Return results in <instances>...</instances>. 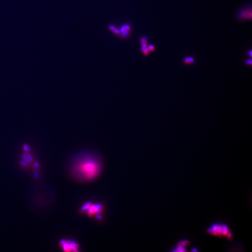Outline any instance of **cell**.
Segmentation results:
<instances>
[{
    "label": "cell",
    "mask_w": 252,
    "mask_h": 252,
    "mask_svg": "<svg viewBox=\"0 0 252 252\" xmlns=\"http://www.w3.org/2000/svg\"><path fill=\"white\" fill-rule=\"evenodd\" d=\"M102 156L94 149H86L77 153L71 160L70 172L75 180L81 183L94 181L103 169Z\"/></svg>",
    "instance_id": "6da1fadb"
},
{
    "label": "cell",
    "mask_w": 252,
    "mask_h": 252,
    "mask_svg": "<svg viewBox=\"0 0 252 252\" xmlns=\"http://www.w3.org/2000/svg\"><path fill=\"white\" fill-rule=\"evenodd\" d=\"M206 231L208 234L212 236L219 238H226L227 239L231 237L233 235V232L229 226L222 222L214 223Z\"/></svg>",
    "instance_id": "7a4b0ae2"
},
{
    "label": "cell",
    "mask_w": 252,
    "mask_h": 252,
    "mask_svg": "<svg viewBox=\"0 0 252 252\" xmlns=\"http://www.w3.org/2000/svg\"><path fill=\"white\" fill-rule=\"evenodd\" d=\"M62 248L66 252L77 251L79 248L77 242L74 240H64L61 242Z\"/></svg>",
    "instance_id": "3957f363"
},
{
    "label": "cell",
    "mask_w": 252,
    "mask_h": 252,
    "mask_svg": "<svg viewBox=\"0 0 252 252\" xmlns=\"http://www.w3.org/2000/svg\"><path fill=\"white\" fill-rule=\"evenodd\" d=\"M239 17L242 19H251L252 18V11L251 9H243L239 13Z\"/></svg>",
    "instance_id": "277c9868"
},
{
    "label": "cell",
    "mask_w": 252,
    "mask_h": 252,
    "mask_svg": "<svg viewBox=\"0 0 252 252\" xmlns=\"http://www.w3.org/2000/svg\"><path fill=\"white\" fill-rule=\"evenodd\" d=\"M170 251L174 252H187L188 250L186 247L177 244L174 248H173Z\"/></svg>",
    "instance_id": "5b68a950"
},
{
    "label": "cell",
    "mask_w": 252,
    "mask_h": 252,
    "mask_svg": "<svg viewBox=\"0 0 252 252\" xmlns=\"http://www.w3.org/2000/svg\"><path fill=\"white\" fill-rule=\"evenodd\" d=\"M178 245L182 246L187 247V246L190 244V241L188 239H183L179 241L177 243Z\"/></svg>",
    "instance_id": "8992f818"
},
{
    "label": "cell",
    "mask_w": 252,
    "mask_h": 252,
    "mask_svg": "<svg viewBox=\"0 0 252 252\" xmlns=\"http://www.w3.org/2000/svg\"><path fill=\"white\" fill-rule=\"evenodd\" d=\"M194 62H195V60H194L193 57H187L183 59V62L186 64H190L193 63Z\"/></svg>",
    "instance_id": "52a82bcc"
},
{
    "label": "cell",
    "mask_w": 252,
    "mask_h": 252,
    "mask_svg": "<svg viewBox=\"0 0 252 252\" xmlns=\"http://www.w3.org/2000/svg\"><path fill=\"white\" fill-rule=\"evenodd\" d=\"M142 50L144 55H147L149 54V50L146 46V45H142Z\"/></svg>",
    "instance_id": "ba28073f"
},
{
    "label": "cell",
    "mask_w": 252,
    "mask_h": 252,
    "mask_svg": "<svg viewBox=\"0 0 252 252\" xmlns=\"http://www.w3.org/2000/svg\"><path fill=\"white\" fill-rule=\"evenodd\" d=\"M109 28L110 30H111L112 31H113V32H115V33L116 34H119V30L118 29H116V28L115 27V26H113V25H110L109 26Z\"/></svg>",
    "instance_id": "9c48e42d"
},
{
    "label": "cell",
    "mask_w": 252,
    "mask_h": 252,
    "mask_svg": "<svg viewBox=\"0 0 252 252\" xmlns=\"http://www.w3.org/2000/svg\"><path fill=\"white\" fill-rule=\"evenodd\" d=\"M147 42V38L146 37H143L141 38V42L142 45H146Z\"/></svg>",
    "instance_id": "30bf717a"
},
{
    "label": "cell",
    "mask_w": 252,
    "mask_h": 252,
    "mask_svg": "<svg viewBox=\"0 0 252 252\" xmlns=\"http://www.w3.org/2000/svg\"><path fill=\"white\" fill-rule=\"evenodd\" d=\"M148 48L149 50V51H153L155 50V47L152 45H150L148 46Z\"/></svg>",
    "instance_id": "8fae6325"
},
{
    "label": "cell",
    "mask_w": 252,
    "mask_h": 252,
    "mask_svg": "<svg viewBox=\"0 0 252 252\" xmlns=\"http://www.w3.org/2000/svg\"><path fill=\"white\" fill-rule=\"evenodd\" d=\"M125 30H126V27H125V25H123L122 26V27L121 28V30H120V31H121V32H122V33H123V32H124V31H125Z\"/></svg>",
    "instance_id": "7c38bea8"
},
{
    "label": "cell",
    "mask_w": 252,
    "mask_h": 252,
    "mask_svg": "<svg viewBox=\"0 0 252 252\" xmlns=\"http://www.w3.org/2000/svg\"><path fill=\"white\" fill-rule=\"evenodd\" d=\"M246 64H249V65H252V60H247L246 61Z\"/></svg>",
    "instance_id": "4fadbf2b"
},
{
    "label": "cell",
    "mask_w": 252,
    "mask_h": 252,
    "mask_svg": "<svg viewBox=\"0 0 252 252\" xmlns=\"http://www.w3.org/2000/svg\"><path fill=\"white\" fill-rule=\"evenodd\" d=\"M191 251H193V252H197V251H198V250H197V248H193V249H191Z\"/></svg>",
    "instance_id": "5bb4252c"
},
{
    "label": "cell",
    "mask_w": 252,
    "mask_h": 252,
    "mask_svg": "<svg viewBox=\"0 0 252 252\" xmlns=\"http://www.w3.org/2000/svg\"><path fill=\"white\" fill-rule=\"evenodd\" d=\"M249 52H250V56H252V50H250V51H249Z\"/></svg>",
    "instance_id": "9a60e30c"
}]
</instances>
